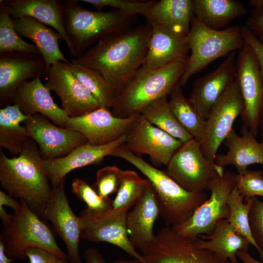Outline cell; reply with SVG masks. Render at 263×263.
I'll return each mask as SVG.
<instances>
[{
    "instance_id": "cell-1",
    "label": "cell",
    "mask_w": 263,
    "mask_h": 263,
    "mask_svg": "<svg viewBox=\"0 0 263 263\" xmlns=\"http://www.w3.org/2000/svg\"><path fill=\"white\" fill-rule=\"evenodd\" d=\"M151 30L147 22L112 34L71 62L99 72L113 87L116 97L144 64Z\"/></svg>"
},
{
    "instance_id": "cell-2",
    "label": "cell",
    "mask_w": 263,
    "mask_h": 263,
    "mask_svg": "<svg viewBox=\"0 0 263 263\" xmlns=\"http://www.w3.org/2000/svg\"><path fill=\"white\" fill-rule=\"evenodd\" d=\"M37 143L30 139L17 157H8L0 149V182L12 197L24 202L43 219L53 188Z\"/></svg>"
},
{
    "instance_id": "cell-3",
    "label": "cell",
    "mask_w": 263,
    "mask_h": 263,
    "mask_svg": "<svg viewBox=\"0 0 263 263\" xmlns=\"http://www.w3.org/2000/svg\"><path fill=\"white\" fill-rule=\"evenodd\" d=\"M113 156L132 165L150 181L155 192L160 216L168 226L185 222L208 198L206 191L193 192L184 189L166 171L152 166L123 144L115 150Z\"/></svg>"
},
{
    "instance_id": "cell-4",
    "label": "cell",
    "mask_w": 263,
    "mask_h": 263,
    "mask_svg": "<svg viewBox=\"0 0 263 263\" xmlns=\"http://www.w3.org/2000/svg\"><path fill=\"white\" fill-rule=\"evenodd\" d=\"M188 59L187 55L153 69L142 66L116 97L113 114L120 118L140 114L153 101L169 95L184 73Z\"/></svg>"
},
{
    "instance_id": "cell-5",
    "label": "cell",
    "mask_w": 263,
    "mask_h": 263,
    "mask_svg": "<svg viewBox=\"0 0 263 263\" xmlns=\"http://www.w3.org/2000/svg\"><path fill=\"white\" fill-rule=\"evenodd\" d=\"M63 23L75 49V58L97 40L133 27L136 16L114 9L107 12L85 9L78 0H61Z\"/></svg>"
},
{
    "instance_id": "cell-6",
    "label": "cell",
    "mask_w": 263,
    "mask_h": 263,
    "mask_svg": "<svg viewBox=\"0 0 263 263\" xmlns=\"http://www.w3.org/2000/svg\"><path fill=\"white\" fill-rule=\"evenodd\" d=\"M187 38L191 54L179 80L182 87L190 77L212 61L240 50L245 43L241 27L238 25L214 30L206 26L194 16Z\"/></svg>"
},
{
    "instance_id": "cell-7",
    "label": "cell",
    "mask_w": 263,
    "mask_h": 263,
    "mask_svg": "<svg viewBox=\"0 0 263 263\" xmlns=\"http://www.w3.org/2000/svg\"><path fill=\"white\" fill-rule=\"evenodd\" d=\"M20 202L21 207L14 211L11 223L3 227L0 236L6 255L14 260H24L26 249L39 247L67 259L50 228L24 202Z\"/></svg>"
},
{
    "instance_id": "cell-8",
    "label": "cell",
    "mask_w": 263,
    "mask_h": 263,
    "mask_svg": "<svg viewBox=\"0 0 263 263\" xmlns=\"http://www.w3.org/2000/svg\"><path fill=\"white\" fill-rule=\"evenodd\" d=\"M224 171L223 167L205 157L200 143L194 139L184 143L174 153L166 170L183 188L193 192L210 191Z\"/></svg>"
},
{
    "instance_id": "cell-9",
    "label": "cell",
    "mask_w": 263,
    "mask_h": 263,
    "mask_svg": "<svg viewBox=\"0 0 263 263\" xmlns=\"http://www.w3.org/2000/svg\"><path fill=\"white\" fill-rule=\"evenodd\" d=\"M197 237L178 234L171 226L160 229L147 252L146 263H225L210 250L200 247Z\"/></svg>"
},
{
    "instance_id": "cell-10",
    "label": "cell",
    "mask_w": 263,
    "mask_h": 263,
    "mask_svg": "<svg viewBox=\"0 0 263 263\" xmlns=\"http://www.w3.org/2000/svg\"><path fill=\"white\" fill-rule=\"evenodd\" d=\"M236 173L227 170L212 185L210 196L199 207L185 222L171 226L179 234L196 237L205 234L209 235L217 224L227 219L229 208L228 197L235 188Z\"/></svg>"
},
{
    "instance_id": "cell-11",
    "label": "cell",
    "mask_w": 263,
    "mask_h": 263,
    "mask_svg": "<svg viewBox=\"0 0 263 263\" xmlns=\"http://www.w3.org/2000/svg\"><path fill=\"white\" fill-rule=\"evenodd\" d=\"M244 108L243 99L235 76L213 106L206 120L200 145L206 158L215 162L220 146L233 129L234 122L241 115Z\"/></svg>"
},
{
    "instance_id": "cell-12",
    "label": "cell",
    "mask_w": 263,
    "mask_h": 263,
    "mask_svg": "<svg viewBox=\"0 0 263 263\" xmlns=\"http://www.w3.org/2000/svg\"><path fill=\"white\" fill-rule=\"evenodd\" d=\"M236 78L244 101L241 118L249 130L257 136L259 116L263 107V82L256 55L246 42L236 58Z\"/></svg>"
},
{
    "instance_id": "cell-13",
    "label": "cell",
    "mask_w": 263,
    "mask_h": 263,
    "mask_svg": "<svg viewBox=\"0 0 263 263\" xmlns=\"http://www.w3.org/2000/svg\"><path fill=\"white\" fill-rule=\"evenodd\" d=\"M183 143L138 114L125 134L124 146L135 154H147L153 163L167 166Z\"/></svg>"
},
{
    "instance_id": "cell-14",
    "label": "cell",
    "mask_w": 263,
    "mask_h": 263,
    "mask_svg": "<svg viewBox=\"0 0 263 263\" xmlns=\"http://www.w3.org/2000/svg\"><path fill=\"white\" fill-rule=\"evenodd\" d=\"M128 212L112 209L104 213L92 215L82 210L79 216L81 239L109 243L120 248L132 258L146 263L143 256L136 251L129 239L126 225Z\"/></svg>"
},
{
    "instance_id": "cell-15",
    "label": "cell",
    "mask_w": 263,
    "mask_h": 263,
    "mask_svg": "<svg viewBox=\"0 0 263 263\" xmlns=\"http://www.w3.org/2000/svg\"><path fill=\"white\" fill-rule=\"evenodd\" d=\"M23 123L30 138L38 144L43 159L65 156L87 142L79 132L53 124L39 113L29 116Z\"/></svg>"
},
{
    "instance_id": "cell-16",
    "label": "cell",
    "mask_w": 263,
    "mask_h": 263,
    "mask_svg": "<svg viewBox=\"0 0 263 263\" xmlns=\"http://www.w3.org/2000/svg\"><path fill=\"white\" fill-rule=\"evenodd\" d=\"M45 86L56 93L62 109L70 117L83 116L101 107L91 92L58 61L47 73Z\"/></svg>"
},
{
    "instance_id": "cell-17",
    "label": "cell",
    "mask_w": 263,
    "mask_h": 263,
    "mask_svg": "<svg viewBox=\"0 0 263 263\" xmlns=\"http://www.w3.org/2000/svg\"><path fill=\"white\" fill-rule=\"evenodd\" d=\"M63 179L53 188L52 197L45 210L43 219L49 221L67 248V258L70 263H83L79 251L81 239V221L75 214L68 201Z\"/></svg>"
},
{
    "instance_id": "cell-18",
    "label": "cell",
    "mask_w": 263,
    "mask_h": 263,
    "mask_svg": "<svg viewBox=\"0 0 263 263\" xmlns=\"http://www.w3.org/2000/svg\"><path fill=\"white\" fill-rule=\"evenodd\" d=\"M137 115L117 117L109 109L100 107L81 116L69 117L66 128L82 134L92 145H103L125 135Z\"/></svg>"
},
{
    "instance_id": "cell-19",
    "label": "cell",
    "mask_w": 263,
    "mask_h": 263,
    "mask_svg": "<svg viewBox=\"0 0 263 263\" xmlns=\"http://www.w3.org/2000/svg\"><path fill=\"white\" fill-rule=\"evenodd\" d=\"M46 68L40 54L18 51L0 53V105H8L22 83L45 72Z\"/></svg>"
},
{
    "instance_id": "cell-20",
    "label": "cell",
    "mask_w": 263,
    "mask_h": 263,
    "mask_svg": "<svg viewBox=\"0 0 263 263\" xmlns=\"http://www.w3.org/2000/svg\"><path fill=\"white\" fill-rule=\"evenodd\" d=\"M237 53L228 54L215 70L194 82L188 99L205 120L216 102L236 76Z\"/></svg>"
},
{
    "instance_id": "cell-21",
    "label": "cell",
    "mask_w": 263,
    "mask_h": 263,
    "mask_svg": "<svg viewBox=\"0 0 263 263\" xmlns=\"http://www.w3.org/2000/svg\"><path fill=\"white\" fill-rule=\"evenodd\" d=\"M125 135L109 144L94 146L87 142L67 155L54 159H43L52 188L57 187L70 171L88 165L100 163L107 156H113L115 150L124 143Z\"/></svg>"
},
{
    "instance_id": "cell-22",
    "label": "cell",
    "mask_w": 263,
    "mask_h": 263,
    "mask_svg": "<svg viewBox=\"0 0 263 263\" xmlns=\"http://www.w3.org/2000/svg\"><path fill=\"white\" fill-rule=\"evenodd\" d=\"M41 75L22 83L15 92L12 101L28 116L39 113L55 125L66 128L69 116L54 102L50 91L42 83Z\"/></svg>"
},
{
    "instance_id": "cell-23",
    "label": "cell",
    "mask_w": 263,
    "mask_h": 263,
    "mask_svg": "<svg viewBox=\"0 0 263 263\" xmlns=\"http://www.w3.org/2000/svg\"><path fill=\"white\" fill-rule=\"evenodd\" d=\"M160 216V210L155 192L151 184L128 212L126 218L127 232L135 248L144 255L151 245L155 235L153 227Z\"/></svg>"
},
{
    "instance_id": "cell-24",
    "label": "cell",
    "mask_w": 263,
    "mask_h": 263,
    "mask_svg": "<svg viewBox=\"0 0 263 263\" xmlns=\"http://www.w3.org/2000/svg\"><path fill=\"white\" fill-rule=\"evenodd\" d=\"M241 136L233 129L226 137L223 144L227 149L226 153L217 154L215 162L224 167L234 166L237 173H241L252 164L263 166V137L258 141L245 126L241 129Z\"/></svg>"
},
{
    "instance_id": "cell-25",
    "label": "cell",
    "mask_w": 263,
    "mask_h": 263,
    "mask_svg": "<svg viewBox=\"0 0 263 263\" xmlns=\"http://www.w3.org/2000/svg\"><path fill=\"white\" fill-rule=\"evenodd\" d=\"M14 19L30 17L54 28L65 41L71 56L75 58L73 44L63 23L58 0H0Z\"/></svg>"
},
{
    "instance_id": "cell-26",
    "label": "cell",
    "mask_w": 263,
    "mask_h": 263,
    "mask_svg": "<svg viewBox=\"0 0 263 263\" xmlns=\"http://www.w3.org/2000/svg\"><path fill=\"white\" fill-rule=\"evenodd\" d=\"M150 24L151 30L143 66L156 69L188 55L190 49L187 37L177 35L157 24Z\"/></svg>"
},
{
    "instance_id": "cell-27",
    "label": "cell",
    "mask_w": 263,
    "mask_h": 263,
    "mask_svg": "<svg viewBox=\"0 0 263 263\" xmlns=\"http://www.w3.org/2000/svg\"><path fill=\"white\" fill-rule=\"evenodd\" d=\"M142 16L150 24L187 37L194 16L193 2L192 0H157Z\"/></svg>"
},
{
    "instance_id": "cell-28",
    "label": "cell",
    "mask_w": 263,
    "mask_h": 263,
    "mask_svg": "<svg viewBox=\"0 0 263 263\" xmlns=\"http://www.w3.org/2000/svg\"><path fill=\"white\" fill-rule=\"evenodd\" d=\"M14 24L18 34L31 39L39 49L46 63V74L56 62H70L59 49L58 40H62V38L57 32L30 17L14 19Z\"/></svg>"
},
{
    "instance_id": "cell-29",
    "label": "cell",
    "mask_w": 263,
    "mask_h": 263,
    "mask_svg": "<svg viewBox=\"0 0 263 263\" xmlns=\"http://www.w3.org/2000/svg\"><path fill=\"white\" fill-rule=\"evenodd\" d=\"M205 238L208 240L197 238L198 245L213 252L225 262L239 261L238 252L241 250H248L251 245L227 219L219 221L211 234Z\"/></svg>"
},
{
    "instance_id": "cell-30",
    "label": "cell",
    "mask_w": 263,
    "mask_h": 263,
    "mask_svg": "<svg viewBox=\"0 0 263 263\" xmlns=\"http://www.w3.org/2000/svg\"><path fill=\"white\" fill-rule=\"evenodd\" d=\"M194 16L207 27L220 30L246 14L244 4L234 0H193Z\"/></svg>"
},
{
    "instance_id": "cell-31",
    "label": "cell",
    "mask_w": 263,
    "mask_h": 263,
    "mask_svg": "<svg viewBox=\"0 0 263 263\" xmlns=\"http://www.w3.org/2000/svg\"><path fill=\"white\" fill-rule=\"evenodd\" d=\"M169 104L182 127L192 137L201 143L204 136L206 120L186 97L178 82L170 91Z\"/></svg>"
},
{
    "instance_id": "cell-32",
    "label": "cell",
    "mask_w": 263,
    "mask_h": 263,
    "mask_svg": "<svg viewBox=\"0 0 263 263\" xmlns=\"http://www.w3.org/2000/svg\"><path fill=\"white\" fill-rule=\"evenodd\" d=\"M69 71L94 95L101 107L112 108L116 98L113 87L97 71L81 65L61 61Z\"/></svg>"
},
{
    "instance_id": "cell-33",
    "label": "cell",
    "mask_w": 263,
    "mask_h": 263,
    "mask_svg": "<svg viewBox=\"0 0 263 263\" xmlns=\"http://www.w3.org/2000/svg\"><path fill=\"white\" fill-rule=\"evenodd\" d=\"M167 96L153 101L143 109L141 114L152 124L183 143L193 139L172 113Z\"/></svg>"
},
{
    "instance_id": "cell-34",
    "label": "cell",
    "mask_w": 263,
    "mask_h": 263,
    "mask_svg": "<svg viewBox=\"0 0 263 263\" xmlns=\"http://www.w3.org/2000/svg\"><path fill=\"white\" fill-rule=\"evenodd\" d=\"M150 184L148 179L142 178L133 170H122L120 185L113 200V209L128 212Z\"/></svg>"
},
{
    "instance_id": "cell-35",
    "label": "cell",
    "mask_w": 263,
    "mask_h": 263,
    "mask_svg": "<svg viewBox=\"0 0 263 263\" xmlns=\"http://www.w3.org/2000/svg\"><path fill=\"white\" fill-rule=\"evenodd\" d=\"M227 204L229 208V215L227 219L258 251V248L253 238L249 220L250 198L244 199L235 187L228 197Z\"/></svg>"
},
{
    "instance_id": "cell-36",
    "label": "cell",
    "mask_w": 263,
    "mask_h": 263,
    "mask_svg": "<svg viewBox=\"0 0 263 263\" xmlns=\"http://www.w3.org/2000/svg\"><path fill=\"white\" fill-rule=\"evenodd\" d=\"M13 51L41 55L35 44L26 42L18 34L13 19L0 0V53Z\"/></svg>"
},
{
    "instance_id": "cell-37",
    "label": "cell",
    "mask_w": 263,
    "mask_h": 263,
    "mask_svg": "<svg viewBox=\"0 0 263 263\" xmlns=\"http://www.w3.org/2000/svg\"><path fill=\"white\" fill-rule=\"evenodd\" d=\"M20 124L0 111V146L15 155L21 152L31 139L25 127Z\"/></svg>"
},
{
    "instance_id": "cell-38",
    "label": "cell",
    "mask_w": 263,
    "mask_h": 263,
    "mask_svg": "<svg viewBox=\"0 0 263 263\" xmlns=\"http://www.w3.org/2000/svg\"><path fill=\"white\" fill-rule=\"evenodd\" d=\"M71 189L79 200L86 203L87 207L83 210L89 214H100L113 209V200L109 197L99 196L92 186L83 179H73Z\"/></svg>"
},
{
    "instance_id": "cell-39",
    "label": "cell",
    "mask_w": 263,
    "mask_h": 263,
    "mask_svg": "<svg viewBox=\"0 0 263 263\" xmlns=\"http://www.w3.org/2000/svg\"><path fill=\"white\" fill-rule=\"evenodd\" d=\"M92 5L98 11L106 6L112 7L115 9L132 16L142 15L151 7L155 0H81Z\"/></svg>"
},
{
    "instance_id": "cell-40",
    "label": "cell",
    "mask_w": 263,
    "mask_h": 263,
    "mask_svg": "<svg viewBox=\"0 0 263 263\" xmlns=\"http://www.w3.org/2000/svg\"><path fill=\"white\" fill-rule=\"evenodd\" d=\"M235 187L244 199L263 197V172L247 169L235 175Z\"/></svg>"
},
{
    "instance_id": "cell-41",
    "label": "cell",
    "mask_w": 263,
    "mask_h": 263,
    "mask_svg": "<svg viewBox=\"0 0 263 263\" xmlns=\"http://www.w3.org/2000/svg\"><path fill=\"white\" fill-rule=\"evenodd\" d=\"M122 170L116 166H108L99 169L92 187L102 197H109L117 192L120 183Z\"/></svg>"
},
{
    "instance_id": "cell-42",
    "label": "cell",
    "mask_w": 263,
    "mask_h": 263,
    "mask_svg": "<svg viewBox=\"0 0 263 263\" xmlns=\"http://www.w3.org/2000/svg\"><path fill=\"white\" fill-rule=\"evenodd\" d=\"M249 220L251 233L263 262V201L257 197L250 198Z\"/></svg>"
},
{
    "instance_id": "cell-43",
    "label": "cell",
    "mask_w": 263,
    "mask_h": 263,
    "mask_svg": "<svg viewBox=\"0 0 263 263\" xmlns=\"http://www.w3.org/2000/svg\"><path fill=\"white\" fill-rule=\"evenodd\" d=\"M242 34L245 42L254 52L260 66V73L263 82V44L245 25L241 27Z\"/></svg>"
},
{
    "instance_id": "cell-44",
    "label": "cell",
    "mask_w": 263,
    "mask_h": 263,
    "mask_svg": "<svg viewBox=\"0 0 263 263\" xmlns=\"http://www.w3.org/2000/svg\"><path fill=\"white\" fill-rule=\"evenodd\" d=\"M245 26L263 44V6L254 9L248 16Z\"/></svg>"
},
{
    "instance_id": "cell-45",
    "label": "cell",
    "mask_w": 263,
    "mask_h": 263,
    "mask_svg": "<svg viewBox=\"0 0 263 263\" xmlns=\"http://www.w3.org/2000/svg\"><path fill=\"white\" fill-rule=\"evenodd\" d=\"M30 263H54L58 257L41 248L30 247L25 251Z\"/></svg>"
},
{
    "instance_id": "cell-46",
    "label": "cell",
    "mask_w": 263,
    "mask_h": 263,
    "mask_svg": "<svg viewBox=\"0 0 263 263\" xmlns=\"http://www.w3.org/2000/svg\"><path fill=\"white\" fill-rule=\"evenodd\" d=\"M85 263H106L103 256L96 248L89 247L83 253Z\"/></svg>"
},
{
    "instance_id": "cell-47",
    "label": "cell",
    "mask_w": 263,
    "mask_h": 263,
    "mask_svg": "<svg viewBox=\"0 0 263 263\" xmlns=\"http://www.w3.org/2000/svg\"><path fill=\"white\" fill-rule=\"evenodd\" d=\"M0 206H8L14 211H16L21 207V204L20 202H18L15 198L1 190L0 191Z\"/></svg>"
},
{
    "instance_id": "cell-48",
    "label": "cell",
    "mask_w": 263,
    "mask_h": 263,
    "mask_svg": "<svg viewBox=\"0 0 263 263\" xmlns=\"http://www.w3.org/2000/svg\"><path fill=\"white\" fill-rule=\"evenodd\" d=\"M237 257L241 260V263H263L253 257L249 253L248 250H244L239 251Z\"/></svg>"
},
{
    "instance_id": "cell-49",
    "label": "cell",
    "mask_w": 263,
    "mask_h": 263,
    "mask_svg": "<svg viewBox=\"0 0 263 263\" xmlns=\"http://www.w3.org/2000/svg\"><path fill=\"white\" fill-rule=\"evenodd\" d=\"M14 259L9 258L5 254L4 244L0 240V263H11Z\"/></svg>"
},
{
    "instance_id": "cell-50",
    "label": "cell",
    "mask_w": 263,
    "mask_h": 263,
    "mask_svg": "<svg viewBox=\"0 0 263 263\" xmlns=\"http://www.w3.org/2000/svg\"><path fill=\"white\" fill-rule=\"evenodd\" d=\"M114 263H144L137 259H118L115 261Z\"/></svg>"
},
{
    "instance_id": "cell-51",
    "label": "cell",
    "mask_w": 263,
    "mask_h": 263,
    "mask_svg": "<svg viewBox=\"0 0 263 263\" xmlns=\"http://www.w3.org/2000/svg\"><path fill=\"white\" fill-rule=\"evenodd\" d=\"M259 128L262 132V137H263V107L260 114Z\"/></svg>"
},
{
    "instance_id": "cell-52",
    "label": "cell",
    "mask_w": 263,
    "mask_h": 263,
    "mask_svg": "<svg viewBox=\"0 0 263 263\" xmlns=\"http://www.w3.org/2000/svg\"><path fill=\"white\" fill-rule=\"evenodd\" d=\"M54 263H68L67 259H64L58 257Z\"/></svg>"
},
{
    "instance_id": "cell-53",
    "label": "cell",
    "mask_w": 263,
    "mask_h": 263,
    "mask_svg": "<svg viewBox=\"0 0 263 263\" xmlns=\"http://www.w3.org/2000/svg\"><path fill=\"white\" fill-rule=\"evenodd\" d=\"M225 263H241L239 262V261H238L236 262H232L227 261Z\"/></svg>"
}]
</instances>
